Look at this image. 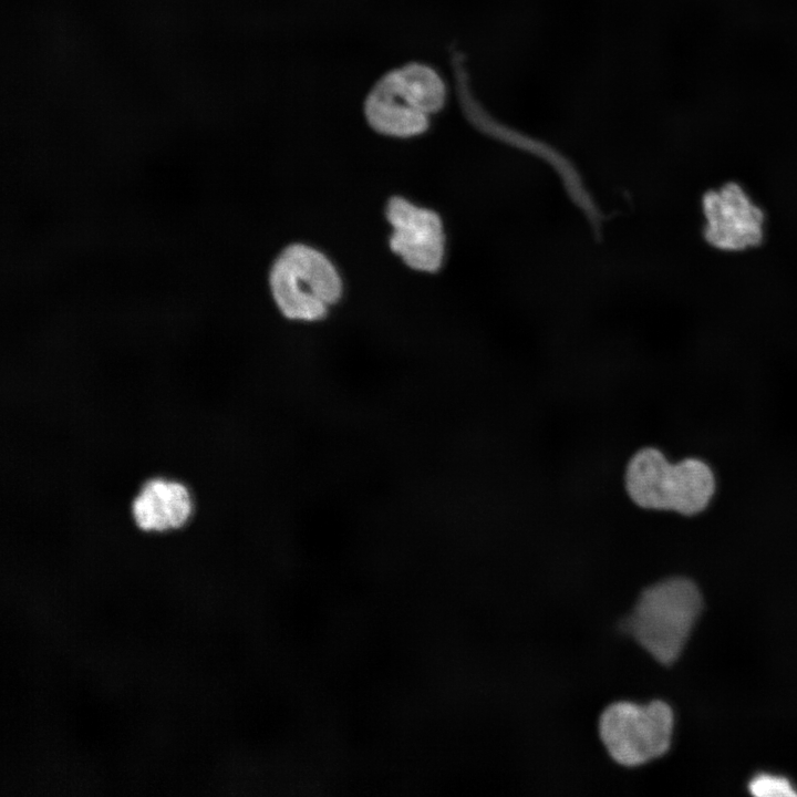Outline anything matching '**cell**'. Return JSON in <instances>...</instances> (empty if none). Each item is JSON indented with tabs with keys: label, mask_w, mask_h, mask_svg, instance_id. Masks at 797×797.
Wrapping results in <instances>:
<instances>
[{
	"label": "cell",
	"mask_w": 797,
	"mask_h": 797,
	"mask_svg": "<svg viewBox=\"0 0 797 797\" xmlns=\"http://www.w3.org/2000/svg\"><path fill=\"white\" fill-rule=\"evenodd\" d=\"M363 115L377 134L392 138H413L424 134L431 116L412 106L383 73L363 101Z\"/></svg>",
	"instance_id": "cell-7"
},
{
	"label": "cell",
	"mask_w": 797,
	"mask_h": 797,
	"mask_svg": "<svg viewBox=\"0 0 797 797\" xmlns=\"http://www.w3.org/2000/svg\"><path fill=\"white\" fill-rule=\"evenodd\" d=\"M696 584L672 577L646 587L625 621V629L655 661L670 665L681 655L702 611Z\"/></svg>",
	"instance_id": "cell-2"
},
{
	"label": "cell",
	"mask_w": 797,
	"mask_h": 797,
	"mask_svg": "<svg viewBox=\"0 0 797 797\" xmlns=\"http://www.w3.org/2000/svg\"><path fill=\"white\" fill-rule=\"evenodd\" d=\"M624 485L636 506L685 516L706 509L716 489L715 475L707 463L695 457L671 463L655 447L641 448L630 458Z\"/></svg>",
	"instance_id": "cell-1"
},
{
	"label": "cell",
	"mask_w": 797,
	"mask_h": 797,
	"mask_svg": "<svg viewBox=\"0 0 797 797\" xmlns=\"http://www.w3.org/2000/svg\"><path fill=\"white\" fill-rule=\"evenodd\" d=\"M748 789L752 795L758 797L797 796V790L788 778L769 773L754 776L748 784Z\"/></svg>",
	"instance_id": "cell-10"
},
{
	"label": "cell",
	"mask_w": 797,
	"mask_h": 797,
	"mask_svg": "<svg viewBox=\"0 0 797 797\" xmlns=\"http://www.w3.org/2000/svg\"><path fill=\"white\" fill-rule=\"evenodd\" d=\"M193 511L185 485L164 478L148 479L132 503L137 527L145 531H164L184 526Z\"/></svg>",
	"instance_id": "cell-8"
},
{
	"label": "cell",
	"mask_w": 797,
	"mask_h": 797,
	"mask_svg": "<svg viewBox=\"0 0 797 797\" xmlns=\"http://www.w3.org/2000/svg\"><path fill=\"white\" fill-rule=\"evenodd\" d=\"M674 714L661 700L641 704L621 700L600 714L598 734L610 758L623 767H638L663 756L671 746Z\"/></svg>",
	"instance_id": "cell-4"
},
{
	"label": "cell",
	"mask_w": 797,
	"mask_h": 797,
	"mask_svg": "<svg viewBox=\"0 0 797 797\" xmlns=\"http://www.w3.org/2000/svg\"><path fill=\"white\" fill-rule=\"evenodd\" d=\"M703 237L713 248L739 252L758 247L765 237V213L745 188L727 182L701 199Z\"/></svg>",
	"instance_id": "cell-5"
},
{
	"label": "cell",
	"mask_w": 797,
	"mask_h": 797,
	"mask_svg": "<svg viewBox=\"0 0 797 797\" xmlns=\"http://www.w3.org/2000/svg\"><path fill=\"white\" fill-rule=\"evenodd\" d=\"M392 227L390 248L413 270L436 272L445 257V235L439 215L401 196L385 207Z\"/></svg>",
	"instance_id": "cell-6"
},
{
	"label": "cell",
	"mask_w": 797,
	"mask_h": 797,
	"mask_svg": "<svg viewBox=\"0 0 797 797\" xmlns=\"http://www.w3.org/2000/svg\"><path fill=\"white\" fill-rule=\"evenodd\" d=\"M269 286L280 312L290 320L318 321L343 292L342 279L330 259L318 249L292 244L275 259Z\"/></svg>",
	"instance_id": "cell-3"
},
{
	"label": "cell",
	"mask_w": 797,
	"mask_h": 797,
	"mask_svg": "<svg viewBox=\"0 0 797 797\" xmlns=\"http://www.w3.org/2000/svg\"><path fill=\"white\" fill-rule=\"evenodd\" d=\"M385 75L412 106L429 116L441 112L446 104V82L425 62H406L386 71Z\"/></svg>",
	"instance_id": "cell-9"
}]
</instances>
